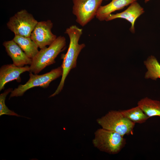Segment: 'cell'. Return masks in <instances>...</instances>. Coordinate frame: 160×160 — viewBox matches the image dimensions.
<instances>
[{
  "label": "cell",
  "instance_id": "obj_1",
  "mask_svg": "<svg viewBox=\"0 0 160 160\" xmlns=\"http://www.w3.org/2000/svg\"><path fill=\"white\" fill-rule=\"evenodd\" d=\"M65 33L68 35L70 43L66 53L62 56L63 59L61 65L63 69L62 78L56 91L49 96V97H54L61 91L67 76L71 70L76 67L78 56L81 50L85 47L84 43H79L83 33L82 29L75 25H73L67 28Z\"/></svg>",
  "mask_w": 160,
  "mask_h": 160
},
{
  "label": "cell",
  "instance_id": "obj_19",
  "mask_svg": "<svg viewBox=\"0 0 160 160\" xmlns=\"http://www.w3.org/2000/svg\"></svg>",
  "mask_w": 160,
  "mask_h": 160
},
{
  "label": "cell",
  "instance_id": "obj_10",
  "mask_svg": "<svg viewBox=\"0 0 160 160\" xmlns=\"http://www.w3.org/2000/svg\"><path fill=\"white\" fill-rule=\"evenodd\" d=\"M3 44L15 65L18 67H22L25 65H31L32 59L28 57L13 39L5 41Z\"/></svg>",
  "mask_w": 160,
  "mask_h": 160
},
{
  "label": "cell",
  "instance_id": "obj_9",
  "mask_svg": "<svg viewBox=\"0 0 160 160\" xmlns=\"http://www.w3.org/2000/svg\"><path fill=\"white\" fill-rule=\"evenodd\" d=\"M30 66L27 65L18 67L13 64L5 65L0 68V91L4 89L5 85L10 81H21L20 75L23 73L30 71Z\"/></svg>",
  "mask_w": 160,
  "mask_h": 160
},
{
  "label": "cell",
  "instance_id": "obj_3",
  "mask_svg": "<svg viewBox=\"0 0 160 160\" xmlns=\"http://www.w3.org/2000/svg\"><path fill=\"white\" fill-rule=\"evenodd\" d=\"M92 143L100 151L114 154L118 153L124 147L126 140L119 134L102 128L95 132Z\"/></svg>",
  "mask_w": 160,
  "mask_h": 160
},
{
  "label": "cell",
  "instance_id": "obj_13",
  "mask_svg": "<svg viewBox=\"0 0 160 160\" xmlns=\"http://www.w3.org/2000/svg\"><path fill=\"white\" fill-rule=\"evenodd\" d=\"M13 40L31 58H34L39 52L38 46L30 37L15 35Z\"/></svg>",
  "mask_w": 160,
  "mask_h": 160
},
{
  "label": "cell",
  "instance_id": "obj_7",
  "mask_svg": "<svg viewBox=\"0 0 160 160\" xmlns=\"http://www.w3.org/2000/svg\"><path fill=\"white\" fill-rule=\"evenodd\" d=\"M103 0H73L72 13L76 21L82 26L90 22L95 17Z\"/></svg>",
  "mask_w": 160,
  "mask_h": 160
},
{
  "label": "cell",
  "instance_id": "obj_8",
  "mask_svg": "<svg viewBox=\"0 0 160 160\" xmlns=\"http://www.w3.org/2000/svg\"><path fill=\"white\" fill-rule=\"evenodd\" d=\"M53 25L50 20L38 22L32 32L30 37L40 49L50 45L57 38L51 31Z\"/></svg>",
  "mask_w": 160,
  "mask_h": 160
},
{
  "label": "cell",
  "instance_id": "obj_4",
  "mask_svg": "<svg viewBox=\"0 0 160 160\" xmlns=\"http://www.w3.org/2000/svg\"><path fill=\"white\" fill-rule=\"evenodd\" d=\"M102 128L121 135L133 133L135 123L124 116L120 111L111 110L97 120Z\"/></svg>",
  "mask_w": 160,
  "mask_h": 160
},
{
  "label": "cell",
  "instance_id": "obj_15",
  "mask_svg": "<svg viewBox=\"0 0 160 160\" xmlns=\"http://www.w3.org/2000/svg\"><path fill=\"white\" fill-rule=\"evenodd\" d=\"M144 63L148 70L145 78L155 80L160 78V64L154 56L149 57Z\"/></svg>",
  "mask_w": 160,
  "mask_h": 160
},
{
  "label": "cell",
  "instance_id": "obj_6",
  "mask_svg": "<svg viewBox=\"0 0 160 160\" xmlns=\"http://www.w3.org/2000/svg\"><path fill=\"white\" fill-rule=\"evenodd\" d=\"M38 22L32 14L22 9L10 18L7 26L15 35L30 37Z\"/></svg>",
  "mask_w": 160,
  "mask_h": 160
},
{
  "label": "cell",
  "instance_id": "obj_17",
  "mask_svg": "<svg viewBox=\"0 0 160 160\" xmlns=\"http://www.w3.org/2000/svg\"><path fill=\"white\" fill-rule=\"evenodd\" d=\"M13 90L12 88L6 89L0 95V116L7 115L14 116L17 117H23L18 115L13 111L10 110L5 104V100L7 95Z\"/></svg>",
  "mask_w": 160,
  "mask_h": 160
},
{
  "label": "cell",
  "instance_id": "obj_18",
  "mask_svg": "<svg viewBox=\"0 0 160 160\" xmlns=\"http://www.w3.org/2000/svg\"><path fill=\"white\" fill-rule=\"evenodd\" d=\"M150 0H145V3H147V2L148 1H150Z\"/></svg>",
  "mask_w": 160,
  "mask_h": 160
},
{
  "label": "cell",
  "instance_id": "obj_2",
  "mask_svg": "<svg viewBox=\"0 0 160 160\" xmlns=\"http://www.w3.org/2000/svg\"><path fill=\"white\" fill-rule=\"evenodd\" d=\"M66 45L65 38L60 36L57 37L48 47L41 49L32 59L29 72L37 74L47 66L55 63V59L64 49Z\"/></svg>",
  "mask_w": 160,
  "mask_h": 160
},
{
  "label": "cell",
  "instance_id": "obj_16",
  "mask_svg": "<svg viewBox=\"0 0 160 160\" xmlns=\"http://www.w3.org/2000/svg\"><path fill=\"white\" fill-rule=\"evenodd\" d=\"M120 111L124 116L135 123H143L149 118L138 106Z\"/></svg>",
  "mask_w": 160,
  "mask_h": 160
},
{
  "label": "cell",
  "instance_id": "obj_14",
  "mask_svg": "<svg viewBox=\"0 0 160 160\" xmlns=\"http://www.w3.org/2000/svg\"><path fill=\"white\" fill-rule=\"evenodd\" d=\"M137 106L149 118L160 117V101L145 97L138 102Z\"/></svg>",
  "mask_w": 160,
  "mask_h": 160
},
{
  "label": "cell",
  "instance_id": "obj_11",
  "mask_svg": "<svg viewBox=\"0 0 160 160\" xmlns=\"http://www.w3.org/2000/svg\"><path fill=\"white\" fill-rule=\"evenodd\" d=\"M144 12L143 8L136 1L131 4L124 11L116 14H111L105 21H110L119 18L125 19L131 23L130 31L132 33H134L135 22L136 19Z\"/></svg>",
  "mask_w": 160,
  "mask_h": 160
},
{
  "label": "cell",
  "instance_id": "obj_5",
  "mask_svg": "<svg viewBox=\"0 0 160 160\" xmlns=\"http://www.w3.org/2000/svg\"><path fill=\"white\" fill-rule=\"evenodd\" d=\"M62 73L61 66L42 75L33 74L30 72L28 81L25 84H20L13 90L11 92L9 99L14 97L22 96L26 91L34 87H39L46 88L52 81L62 76Z\"/></svg>",
  "mask_w": 160,
  "mask_h": 160
},
{
  "label": "cell",
  "instance_id": "obj_12",
  "mask_svg": "<svg viewBox=\"0 0 160 160\" xmlns=\"http://www.w3.org/2000/svg\"><path fill=\"white\" fill-rule=\"evenodd\" d=\"M137 0H112L104 6H100L98 8L95 17L99 20H106L112 12L123 9Z\"/></svg>",
  "mask_w": 160,
  "mask_h": 160
}]
</instances>
